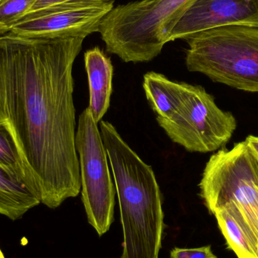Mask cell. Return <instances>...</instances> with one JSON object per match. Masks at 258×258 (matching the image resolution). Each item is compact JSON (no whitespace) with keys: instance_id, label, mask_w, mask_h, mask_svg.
<instances>
[{"instance_id":"cell-1","label":"cell","mask_w":258,"mask_h":258,"mask_svg":"<svg viewBox=\"0 0 258 258\" xmlns=\"http://www.w3.org/2000/svg\"><path fill=\"white\" fill-rule=\"evenodd\" d=\"M85 39L0 36V120L30 191L51 209L81 190L73 67Z\"/></svg>"},{"instance_id":"cell-2","label":"cell","mask_w":258,"mask_h":258,"mask_svg":"<svg viewBox=\"0 0 258 258\" xmlns=\"http://www.w3.org/2000/svg\"><path fill=\"white\" fill-rule=\"evenodd\" d=\"M100 132L119 200L123 230L121 258H159L165 224L160 189L153 168L110 122L101 121Z\"/></svg>"},{"instance_id":"cell-3","label":"cell","mask_w":258,"mask_h":258,"mask_svg":"<svg viewBox=\"0 0 258 258\" xmlns=\"http://www.w3.org/2000/svg\"><path fill=\"white\" fill-rule=\"evenodd\" d=\"M194 0H139L114 7L99 31L107 52L124 62L157 57L182 15Z\"/></svg>"},{"instance_id":"cell-4","label":"cell","mask_w":258,"mask_h":258,"mask_svg":"<svg viewBox=\"0 0 258 258\" xmlns=\"http://www.w3.org/2000/svg\"><path fill=\"white\" fill-rule=\"evenodd\" d=\"M190 72L248 92H258V28L227 26L186 39Z\"/></svg>"},{"instance_id":"cell-5","label":"cell","mask_w":258,"mask_h":258,"mask_svg":"<svg viewBox=\"0 0 258 258\" xmlns=\"http://www.w3.org/2000/svg\"><path fill=\"white\" fill-rule=\"evenodd\" d=\"M200 188L211 214L223 205L233 203L258 239V160L245 141L211 156Z\"/></svg>"},{"instance_id":"cell-6","label":"cell","mask_w":258,"mask_h":258,"mask_svg":"<svg viewBox=\"0 0 258 258\" xmlns=\"http://www.w3.org/2000/svg\"><path fill=\"white\" fill-rule=\"evenodd\" d=\"M156 120L173 142L197 153L224 147L236 129L233 113L220 109L204 88L186 83L177 113L171 119Z\"/></svg>"},{"instance_id":"cell-7","label":"cell","mask_w":258,"mask_h":258,"mask_svg":"<svg viewBox=\"0 0 258 258\" xmlns=\"http://www.w3.org/2000/svg\"><path fill=\"white\" fill-rule=\"evenodd\" d=\"M76 149L80 156L82 201L89 224L101 236L113 222L116 190L101 132L88 107L79 118Z\"/></svg>"},{"instance_id":"cell-8","label":"cell","mask_w":258,"mask_h":258,"mask_svg":"<svg viewBox=\"0 0 258 258\" xmlns=\"http://www.w3.org/2000/svg\"><path fill=\"white\" fill-rule=\"evenodd\" d=\"M114 0L71 3L30 12L10 33L35 38L84 37L99 31Z\"/></svg>"},{"instance_id":"cell-9","label":"cell","mask_w":258,"mask_h":258,"mask_svg":"<svg viewBox=\"0 0 258 258\" xmlns=\"http://www.w3.org/2000/svg\"><path fill=\"white\" fill-rule=\"evenodd\" d=\"M234 25L258 28V0H194L171 31L169 42Z\"/></svg>"},{"instance_id":"cell-10","label":"cell","mask_w":258,"mask_h":258,"mask_svg":"<svg viewBox=\"0 0 258 258\" xmlns=\"http://www.w3.org/2000/svg\"><path fill=\"white\" fill-rule=\"evenodd\" d=\"M84 58L90 96L88 108L98 125L110 107L113 67L110 57L99 47L86 51Z\"/></svg>"},{"instance_id":"cell-11","label":"cell","mask_w":258,"mask_h":258,"mask_svg":"<svg viewBox=\"0 0 258 258\" xmlns=\"http://www.w3.org/2000/svg\"><path fill=\"white\" fill-rule=\"evenodd\" d=\"M213 215L228 248L238 258H258V239L236 205L227 203Z\"/></svg>"},{"instance_id":"cell-12","label":"cell","mask_w":258,"mask_h":258,"mask_svg":"<svg viewBox=\"0 0 258 258\" xmlns=\"http://www.w3.org/2000/svg\"><path fill=\"white\" fill-rule=\"evenodd\" d=\"M147 101L158 119H169L177 113L184 94V83H177L156 72L144 75L143 83Z\"/></svg>"},{"instance_id":"cell-13","label":"cell","mask_w":258,"mask_h":258,"mask_svg":"<svg viewBox=\"0 0 258 258\" xmlns=\"http://www.w3.org/2000/svg\"><path fill=\"white\" fill-rule=\"evenodd\" d=\"M39 204L37 197L17 174L0 166V215L17 221Z\"/></svg>"},{"instance_id":"cell-14","label":"cell","mask_w":258,"mask_h":258,"mask_svg":"<svg viewBox=\"0 0 258 258\" xmlns=\"http://www.w3.org/2000/svg\"><path fill=\"white\" fill-rule=\"evenodd\" d=\"M0 166L10 170L28 186L24 164L9 127L0 120ZM30 189V188H29Z\"/></svg>"},{"instance_id":"cell-15","label":"cell","mask_w":258,"mask_h":258,"mask_svg":"<svg viewBox=\"0 0 258 258\" xmlns=\"http://www.w3.org/2000/svg\"><path fill=\"white\" fill-rule=\"evenodd\" d=\"M37 0H0V36L7 34L31 10Z\"/></svg>"},{"instance_id":"cell-16","label":"cell","mask_w":258,"mask_h":258,"mask_svg":"<svg viewBox=\"0 0 258 258\" xmlns=\"http://www.w3.org/2000/svg\"><path fill=\"white\" fill-rule=\"evenodd\" d=\"M170 258H218L212 251L210 245L194 248H173Z\"/></svg>"},{"instance_id":"cell-17","label":"cell","mask_w":258,"mask_h":258,"mask_svg":"<svg viewBox=\"0 0 258 258\" xmlns=\"http://www.w3.org/2000/svg\"><path fill=\"white\" fill-rule=\"evenodd\" d=\"M113 0H37L30 12L46 9L51 6L71 3H93V2H109Z\"/></svg>"},{"instance_id":"cell-18","label":"cell","mask_w":258,"mask_h":258,"mask_svg":"<svg viewBox=\"0 0 258 258\" xmlns=\"http://www.w3.org/2000/svg\"><path fill=\"white\" fill-rule=\"evenodd\" d=\"M245 142L246 145L248 146L250 151L257 158L258 160V137L249 135V136L247 137Z\"/></svg>"},{"instance_id":"cell-19","label":"cell","mask_w":258,"mask_h":258,"mask_svg":"<svg viewBox=\"0 0 258 258\" xmlns=\"http://www.w3.org/2000/svg\"><path fill=\"white\" fill-rule=\"evenodd\" d=\"M0 258H6L5 257L4 254H3V251H2L1 248H0Z\"/></svg>"}]
</instances>
